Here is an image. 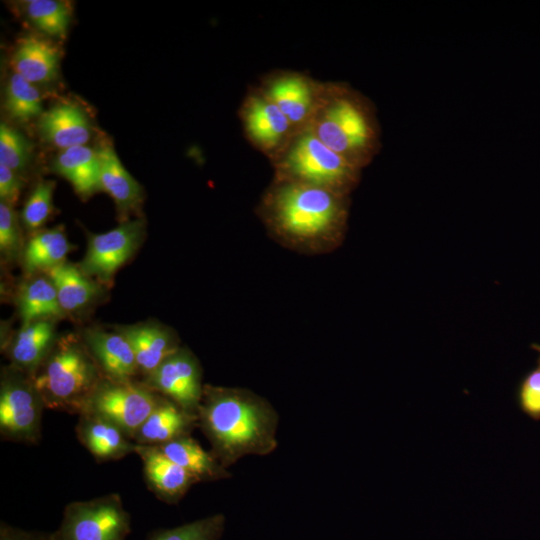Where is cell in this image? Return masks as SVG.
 Returning <instances> with one entry per match:
<instances>
[{"mask_svg": "<svg viewBox=\"0 0 540 540\" xmlns=\"http://www.w3.org/2000/svg\"><path fill=\"white\" fill-rule=\"evenodd\" d=\"M350 196L302 183L272 180L257 214L283 246L306 254L338 248L347 231Z\"/></svg>", "mask_w": 540, "mask_h": 540, "instance_id": "1", "label": "cell"}, {"mask_svg": "<svg viewBox=\"0 0 540 540\" xmlns=\"http://www.w3.org/2000/svg\"><path fill=\"white\" fill-rule=\"evenodd\" d=\"M197 416L210 452L226 469L244 456H266L278 446V413L248 389L204 385Z\"/></svg>", "mask_w": 540, "mask_h": 540, "instance_id": "2", "label": "cell"}, {"mask_svg": "<svg viewBox=\"0 0 540 540\" xmlns=\"http://www.w3.org/2000/svg\"><path fill=\"white\" fill-rule=\"evenodd\" d=\"M331 150L363 170L381 149V128L372 101L344 82H324L308 125Z\"/></svg>", "mask_w": 540, "mask_h": 540, "instance_id": "3", "label": "cell"}, {"mask_svg": "<svg viewBox=\"0 0 540 540\" xmlns=\"http://www.w3.org/2000/svg\"><path fill=\"white\" fill-rule=\"evenodd\" d=\"M103 378L84 342L73 335L57 339L32 376L45 408L78 415Z\"/></svg>", "mask_w": 540, "mask_h": 540, "instance_id": "4", "label": "cell"}, {"mask_svg": "<svg viewBox=\"0 0 540 540\" xmlns=\"http://www.w3.org/2000/svg\"><path fill=\"white\" fill-rule=\"evenodd\" d=\"M270 163L274 180L307 184L349 196L358 186L362 173L327 147L308 126L296 133Z\"/></svg>", "mask_w": 540, "mask_h": 540, "instance_id": "5", "label": "cell"}, {"mask_svg": "<svg viewBox=\"0 0 540 540\" xmlns=\"http://www.w3.org/2000/svg\"><path fill=\"white\" fill-rule=\"evenodd\" d=\"M131 516L119 494L68 503L53 532L55 540H126Z\"/></svg>", "mask_w": 540, "mask_h": 540, "instance_id": "6", "label": "cell"}, {"mask_svg": "<svg viewBox=\"0 0 540 540\" xmlns=\"http://www.w3.org/2000/svg\"><path fill=\"white\" fill-rule=\"evenodd\" d=\"M44 402L32 377L10 365L1 373L0 433L4 440L36 444L41 437Z\"/></svg>", "mask_w": 540, "mask_h": 540, "instance_id": "7", "label": "cell"}, {"mask_svg": "<svg viewBox=\"0 0 540 540\" xmlns=\"http://www.w3.org/2000/svg\"><path fill=\"white\" fill-rule=\"evenodd\" d=\"M159 398L160 394H156L144 383L114 381L104 377L89 397L83 413H92L109 420L132 439Z\"/></svg>", "mask_w": 540, "mask_h": 540, "instance_id": "8", "label": "cell"}, {"mask_svg": "<svg viewBox=\"0 0 540 540\" xmlns=\"http://www.w3.org/2000/svg\"><path fill=\"white\" fill-rule=\"evenodd\" d=\"M238 114L246 139L270 162L284 151L295 135L286 116L257 86L248 90Z\"/></svg>", "mask_w": 540, "mask_h": 540, "instance_id": "9", "label": "cell"}, {"mask_svg": "<svg viewBox=\"0 0 540 540\" xmlns=\"http://www.w3.org/2000/svg\"><path fill=\"white\" fill-rule=\"evenodd\" d=\"M323 83L293 70H274L257 87L286 116L295 134L306 128L318 105Z\"/></svg>", "mask_w": 540, "mask_h": 540, "instance_id": "10", "label": "cell"}, {"mask_svg": "<svg viewBox=\"0 0 540 540\" xmlns=\"http://www.w3.org/2000/svg\"><path fill=\"white\" fill-rule=\"evenodd\" d=\"M145 231L142 219L123 222L101 234H91L81 271L88 277L108 284L116 271L135 253Z\"/></svg>", "mask_w": 540, "mask_h": 540, "instance_id": "11", "label": "cell"}, {"mask_svg": "<svg viewBox=\"0 0 540 540\" xmlns=\"http://www.w3.org/2000/svg\"><path fill=\"white\" fill-rule=\"evenodd\" d=\"M144 384L171 399L184 410L197 414L204 385L199 361L188 348H179L168 356Z\"/></svg>", "mask_w": 540, "mask_h": 540, "instance_id": "12", "label": "cell"}, {"mask_svg": "<svg viewBox=\"0 0 540 540\" xmlns=\"http://www.w3.org/2000/svg\"><path fill=\"white\" fill-rule=\"evenodd\" d=\"M135 453L143 463L148 488L163 502L177 504L199 481L174 463L156 445L137 444Z\"/></svg>", "mask_w": 540, "mask_h": 540, "instance_id": "13", "label": "cell"}, {"mask_svg": "<svg viewBox=\"0 0 540 540\" xmlns=\"http://www.w3.org/2000/svg\"><path fill=\"white\" fill-rule=\"evenodd\" d=\"M83 342L104 377L114 381H129L139 372L132 347L119 331L87 329L83 334Z\"/></svg>", "mask_w": 540, "mask_h": 540, "instance_id": "14", "label": "cell"}, {"mask_svg": "<svg viewBox=\"0 0 540 540\" xmlns=\"http://www.w3.org/2000/svg\"><path fill=\"white\" fill-rule=\"evenodd\" d=\"M76 435L99 462L118 460L135 453L137 445L114 423L92 413L79 415Z\"/></svg>", "mask_w": 540, "mask_h": 540, "instance_id": "15", "label": "cell"}, {"mask_svg": "<svg viewBox=\"0 0 540 540\" xmlns=\"http://www.w3.org/2000/svg\"><path fill=\"white\" fill-rule=\"evenodd\" d=\"M198 427L197 414L190 413L169 398L160 395L159 401L132 440L136 444L160 445Z\"/></svg>", "mask_w": 540, "mask_h": 540, "instance_id": "16", "label": "cell"}, {"mask_svg": "<svg viewBox=\"0 0 540 540\" xmlns=\"http://www.w3.org/2000/svg\"><path fill=\"white\" fill-rule=\"evenodd\" d=\"M118 331L130 343L138 370L145 376L180 348L176 335L161 325L136 324L120 327Z\"/></svg>", "mask_w": 540, "mask_h": 540, "instance_id": "17", "label": "cell"}, {"mask_svg": "<svg viewBox=\"0 0 540 540\" xmlns=\"http://www.w3.org/2000/svg\"><path fill=\"white\" fill-rule=\"evenodd\" d=\"M53 319L22 325L8 346L11 365L33 376L56 342Z\"/></svg>", "mask_w": 540, "mask_h": 540, "instance_id": "18", "label": "cell"}, {"mask_svg": "<svg viewBox=\"0 0 540 540\" xmlns=\"http://www.w3.org/2000/svg\"><path fill=\"white\" fill-rule=\"evenodd\" d=\"M38 128L46 142L62 150L85 145L91 132L86 114L72 103L57 104L45 111Z\"/></svg>", "mask_w": 540, "mask_h": 540, "instance_id": "19", "label": "cell"}, {"mask_svg": "<svg viewBox=\"0 0 540 540\" xmlns=\"http://www.w3.org/2000/svg\"><path fill=\"white\" fill-rule=\"evenodd\" d=\"M96 150L100 163V189L114 199L121 213L135 209L142 199L140 184L125 169L110 144H103Z\"/></svg>", "mask_w": 540, "mask_h": 540, "instance_id": "20", "label": "cell"}, {"mask_svg": "<svg viewBox=\"0 0 540 540\" xmlns=\"http://www.w3.org/2000/svg\"><path fill=\"white\" fill-rule=\"evenodd\" d=\"M174 463L191 473L199 482L228 479L231 474L210 451L190 435L156 445Z\"/></svg>", "mask_w": 540, "mask_h": 540, "instance_id": "21", "label": "cell"}, {"mask_svg": "<svg viewBox=\"0 0 540 540\" xmlns=\"http://www.w3.org/2000/svg\"><path fill=\"white\" fill-rule=\"evenodd\" d=\"M13 66L31 83L54 79L59 68V51L49 41L28 35L21 38L13 54Z\"/></svg>", "mask_w": 540, "mask_h": 540, "instance_id": "22", "label": "cell"}, {"mask_svg": "<svg viewBox=\"0 0 540 540\" xmlns=\"http://www.w3.org/2000/svg\"><path fill=\"white\" fill-rule=\"evenodd\" d=\"M53 168L66 178L81 196H89L100 189L97 150L86 145L61 150L54 160Z\"/></svg>", "mask_w": 540, "mask_h": 540, "instance_id": "23", "label": "cell"}, {"mask_svg": "<svg viewBox=\"0 0 540 540\" xmlns=\"http://www.w3.org/2000/svg\"><path fill=\"white\" fill-rule=\"evenodd\" d=\"M55 287L63 311L74 312L90 303L99 293L96 282L79 267L63 262L44 271Z\"/></svg>", "mask_w": 540, "mask_h": 540, "instance_id": "24", "label": "cell"}, {"mask_svg": "<svg viewBox=\"0 0 540 540\" xmlns=\"http://www.w3.org/2000/svg\"><path fill=\"white\" fill-rule=\"evenodd\" d=\"M17 304L22 325L65 315L55 287L46 275L34 277L24 283L18 293Z\"/></svg>", "mask_w": 540, "mask_h": 540, "instance_id": "25", "label": "cell"}, {"mask_svg": "<svg viewBox=\"0 0 540 540\" xmlns=\"http://www.w3.org/2000/svg\"><path fill=\"white\" fill-rule=\"evenodd\" d=\"M70 248L71 244L60 227L35 232L22 253L25 272H44L63 263Z\"/></svg>", "mask_w": 540, "mask_h": 540, "instance_id": "26", "label": "cell"}, {"mask_svg": "<svg viewBox=\"0 0 540 540\" xmlns=\"http://www.w3.org/2000/svg\"><path fill=\"white\" fill-rule=\"evenodd\" d=\"M4 104L10 117L20 122L43 114L39 90L18 73L12 74L7 82Z\"/></svg>", "mask_w": 540, "mask_h": 540, "instance_id": "27", "label": "cell"}, {"mask_svg": "<svg viewBox=\"0 0 540 540\" xmlns=\"http://www.w3.org/2000/svg\"><path fill=\"white\" fill-rule=\"evenodd\" d=\"M24 6L28 19L37 29L55 37L66 34L71 19V10L66 2L29 0Z\"/></svg>", "mask_w": 540, "mask_h": 540, "instance_id": "28", "label": "cell"}, {"mask_svg": "<svg viewBox=\"0 0 540 540\" xmlns=\"http://www.w3.org/2000/svg\"><path fill=\"white\" fill-rule=\"evenodd\" d=\"M225 523V516L216 513L176 527L154 530L147 540H220Z\"/></svg>", "mask_w": 540, "mask_h": 540, "instance_id": "29", "label": "cell"}, {"mask_svg": "<svg viewBox=\"0 0 540 540\" xmlns=\"http://www.w3.org/2000/svg\"><path fill=\"white\" fill-rule=\"evenodd\" d=\"M54 188L53 181L43 180L31 192L21 212V220L27 230H38L51 215Z\"/></svg>", "mask_w": 540, "mask_h": 540, "instance_id": "30", "label": "cell"}, {"mask_svg": "<svg viewBox=\"0 0 540 540\" xmlns=\"http://www.w3.org/2000/svg\"><path fill=\"white\" fill-rule=\"evenodd\" d=\"M31 145L17 130L5 123L0 125V164L18 172L29 163Z\"/></svg>", "mask_w": 540, "mask_h": 540, "instance_id": "31", "label": "cell"}, {"mask_svg": "<svg viewBox=\"0 0 540 540\" xmlns=\"http://www.w3.org/2000/svg\"><path fill=\"white\" fill-rule=\"evenodd\" d=\"M21 234L16 212L12 206L0 204V252L6 261H14L21 253Z\"/></svg>", "mask_w": 540, "mask_h": 540, "instance_id": "32", "label": "cell"}, {"mask_svg": "<svg viewBox=\"0 0 540 540\" xmlns=\"http://www.w3.org/2000/svg\"><path fill=\"white\" fill-rule=\"evenodd\" d=\"M521 410L532 419H540V361L521 381L518 389Z\"/></svg>", "mask_w": 540, "mask_h": 540, "instance_id": "33", "label": "cell"}, {"mask_svg": "<svg viewBox=\"0 0 540 540\" xmlns=\"http://www.w3.org/2000/svg\"><path fill=\"white\" fill-rule=\"evenodd\" d=\"M22 181L18 173L0 164V198L10 206L14 205L20 195Z\"/></svg>", "mask_w": 540, "mask_h": 540, "instance_id": "34", "label": "cell"}, {"mask_svg": "<svg viewBox=\"0 0 540 540\" xmlns=\"http://www.w3.org/2000/svg\"><path fill=\"white\" fill-rule=\"evenodd\" d=\"M0 540H55L54 534L25 530L1 522Z\"/></svg>", "mask_w": 540, "mask_h": 540, "instance_id": "35", "label": "cell"}, {"mask_svg": "<svg viewBox=\"0 0 540 540\" xmlns=\"http://www.w3.org/2000/svg\"><path fill=\"white\" fill-rule=\"evenodd\" d=\"M531 348L537 351L540 354V344H532ZM540 361V359H539Z\"/></svg>", "mask_w": 540, "mask_h": 540, "instance_id": "36", "label": "cell"}]
</instances>
